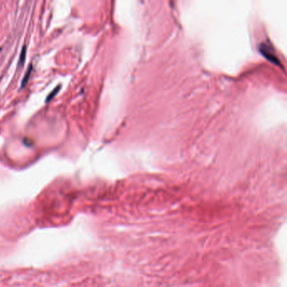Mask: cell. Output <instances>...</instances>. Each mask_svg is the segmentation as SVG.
I'll return each instance as SVG.
<instances>
[{
    "instance_id": "7a4b0ae2",
    "label": "cell",
    "mask_w": 287,
    "mask_h": 287,
    "mask_svg": "<svg viewBox=\"0 0 287 287\" xmlns=\"http://www.w3.org/2000/svg\"><path fill=\"white\" fill-rule=\"evenodd\" d=\"M60 89H61V85H58L56 88H55L51 92L50 94H48V96H47L46 99V103H48V102H50L52 99L54 98V97L56 96V94L59 92Z\"/></svg>"
},
{
    "instance_id": "3957f363",
    "label": "cell",
    "mask_w": 287,
    "mask_h": 287,
    "mask_svg": "<svg viewBox=\"0 0 287 287\" xmlns=\"http://www.w3.org/2000/svg\"><path fill=\"white\" fill-rule=\"evenodd\" d=\"M25 53H26V46H23V49H22V51H21V53H20L19 63H24V61H25Z\"/></svg>"
},
{
    "instance_id": "6da1fadb",
    "label": "cell",
    "mask_w": 287,
    "mask_h": 287,
    "mask_svg": "<svg viewBox=\"0 0 287 287\" xmlns=\"http://www.w3.org/2000/svg\"><path fill=\"white\" fill-rule=\"evenodd\" d=\"M32 69H33V67H32V65L31 64L30 67H29V68H28V70H27L26 73H25V75L24 76V79H23V80H22V83H21V89H23V88L25 86V84H27L28 80H29V79H30V76H31Z\"/></svg>"
}]
</instances>
